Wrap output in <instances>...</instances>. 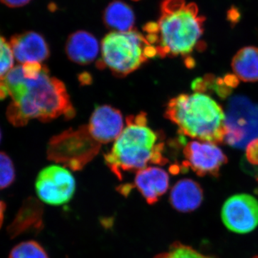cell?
I'll list each match as a JSON object with an SVG mask.
<instances>
[{
	"label": "cell",
	"instance_id": "obj_25",
	"mask_svg": "<svg viewBox=\"0 0 258 258\" xmlns=\"http://www.w3.org/2000/svg\"><path fill=\"white\" fill-rule=\"evenodd\" d=\"M213 91L216 92L217 96L222 98V99H225V98H228L232 92V88L226 86L222 78L216 79Z\"/></svg>",
	"mask_w": 258,
	"mask_h": 258
},
{
	"label": "cell",
	"instance_id": "obj_7",
	"mask_svg": "<svg viewBox=\"0 0 258 258\" xmlns=\"http://www.w3.org/2000/svg\"><path fill=\"white\" fill-rule=\"evenodd\" d=\"M225 142L242 149L258 138V105L246 97L231 98L225 115Z\"/></svg>",
	"mask_w": 258,
	"mask_h": 258
},
{
	"label": "cell",
	"instance_id": "obj_12",
	"mask_svg": "<svg viewBox=\"0 0 258 258\" xmlns=\"http://www.w3.org/2000/svg\"><path fill=\"white\" fill-rule=\"evenodd\" d=\"M10 44L15 58L20 63L41 62L50 56L46 40L36 32L16 34L10 39Z\"/></svg>",
	"mask_w": 258,
	"mask_h": 258
},
{
	"label": "cell",
	"instance_id": "obj_2",
	"mask_svg": "<svg viewBox=\"0 0 258 258\" xmlns=\"http://www.w3.org/2000/svg\"><path fill=\"white\" fill-rule=\"evenodd\" d=\"M195 3L184 0H163L160 17L156 23L144 27L148 41L156 47L161 57L186 56L203 35L206 18L199 15Z\"/></svg>",
	"mask_w": 258,
	"mask_h": 258
},
{
	"label": "cell",
	"instance_id": "obj_4",
	"mask_svg": "<svg viewBox=\"0 0 258 258\" xmlns=\"http://www.w3.org/2000/svg\"><path fill=\"white\" fill-rule=\"evenodd\" d=\"M164 115L177 125L182 135L215 144L225 142V113L205 93L180 94L171 98Z\"/></svg>",
	"mask_w": 258,
	"mask_h": 258
},
{
	"label": "cell",
	"instance_id": "obj_11",
	"mask_svg": "<svg viewBox=\"0 0 258 258\" xmlns=\"http://www.w3.org/2000/svg\"><path fill=\"white\" fill-rule=\"evenodd\" d=\"M87 126L98 143H110L116 140L124 128L123 115L119 110L108 105L98 106L93 111Z\"/></svg>",
	"mask_w": 258,
	"mask_h": 258
},
{
	"label": "cell",
	"instance_id": "obj_3",
	"mask_svg": "<svg viewBox=\"0 0 258 258\" xmlns=\"http://www.w3.org/2000/svg\"><path fill=\"white\" fill-rule=\"evenodd\" d=\"M155 132L148 126L144 112L128 115L126 126L115 141L111 151L104 156L105 162L119 179L123 173L139 171L149 164H165L164 144L159 142Z\"/></svg>",
	"mask_w": 258,
	"mask_h": 258
},
{
	"label": "cell",
	"instance_id": "obj_5",
	"mask_svg": "<svg viewBox=\"0 0 258 258\" xmlns=\"http://www.w3.org/2000/svg\"><path fill=\"white\" fill-rule=\"evenodd\" d=\"M156 56V47L137 30L111 32L102 40L101 56L97 67L109 69L115 76L124 77Z\"/></svg>",
	"mask_w": 258,
	"mask_h": 258
},
{
	"label": "cell",
	"instance_id": "obj_31",
	"mask_svg": "<svg viewBox=\"0 0 258 258\" xmlns=\"http://www.w3.org/2000/svg\"><path fill=\"white\" fill-rule=\"evenodd\" d=\"M1 139H2V133H1V131H0V142H1Z\"/></svg>",
	"mask_w": 258,
	"mask_h": 258
},
{
	"label": "cell",
	"instance_id": "obj_8",
	"mask_svg": "<svg viewBox=\"0 0 258 258\" xmlns=\"http://www.w3.org/2000/svg\"><path fill=\"white\" fill-rule=\"evenodd\" d=\"M37 196L43 203L59 206L69 203L76 191V181L64 166L52 165L44 168L35 182Z\"/></svg>",
	"mask_w": 258,
	"mask_h": 258
},
{
	"label": "cell",
	"instance_id": "obj_30",
	"mask_svg": "<svg viewBox=\"0 0 258 258\" xmlns=\"http://www.w3.org/2000/svg\"><path fill=\"white\" fill-rule=\"evenodd\" d=\"M185 63H186V66H187L189 69H191V68L195 67V61L193 58H191V57H187L186 60H185Z\"/></svg>",
	"mask_w": 258,
	"mask_h": 258
},
{
	"label": "cell",
	"instance_id": "obj_17",
	"mask_svg": "<svg viewBox=\"0 0 258 258\" xmlns=\"http://www.w3.org/2000/svg\"><path fill=\"white\" fill-rule=\"evenodd\" d=\"M103 21L107 28L115 32H128L134 30L135 15L128 5L115 0L105 9Z\"/></svg>",
	"mask_w": 258,
	"mask_h": 258
},
{
	"label": "cell",
	"instance_id": "obj_27",
	"mask_svg": "<svg viewBox=\"0 0 258 258\" xmlns=\"http://www.w3.org/2000/svg\"><path fill=\"white\" fill-rule=\"evenodd\" d=\"M222 79H223L226 86L231 88L237 87L240 83L239 78L235 74H226Z\"/></svg>",
	"mask_w": 258,
	"mask_h": 258
},
{
	"label": "cell",
	"instance_id": "obj_21",
	"mask_svg": "<svg viewBox=\"0 0 258 258\" xmlns=\"http://www.w3.org/2000/svg\"><path fill=\"white\" fill-rule=\"evenodd\" d=\"M15 179L13 161L5 153L0 152V189L8 187Z\"/></svg>",
	"mask_w": 258,
	"mask_h": 258
},
{
	"label": "cell",
	"instance_id": "obj_24",
	"mask_svg": "<svg viewBox=\"0 0 258 258\" xmlns=\"http://www.w3.org/2000/svg\"><path fill=\"white\" fill-rule=\"evenodd\" d=\"M245 157L251 167L258 168V138L253 139L247 144Z\"/></svg>",
	"mask_w": 258,
	"mask_h": 258
},
{
	"label": "cell",
	"instance_id": "obj_22",
	"mask_svg": "<svg viewBox=\"0 0 258 258\" xmlns=\"http://www.w3.org/2000/svg\"><path fill=\"white\" fill-rule=\"evenodd\" d=\"M14 58L10 42L0 36V79L5 77L14 68Z\"/></svg>",
	"mask_w": 258,
	"mask_h": 258
},
{
	"label": "cell",
	"instance_id": "obj_13",
	"mask_svg": "<svg viewBox=\"0 0 258 258\" xmlns=\"http://www.w3.org/2000/svg\"><path fill=\"white\" fill-rule=\"evenodd\" d=\"M134 185L149 205H154L164 195L169 186V177L164 169L148 166L137 171Z\"/></svg>",
	"mask_w": 258,
	"mask_h": 258
},
{
	"label": "cell",
	"instance_id": "obj_19",
	"mask_svg": "<svg viewBox=\"0 0 258 258\" xmlns=\"http://www.w3.org/2000/svg\"><path fill=\"white\" fill-rule=\"evenodd\" d=\"M9 258H49L47 252L38 242L26 241L15 246Z\"/></svg>",
	"mask_w": 258,
	"mask_h": 258
},
{
	"label": "cell",
	"instance_id": "obj_28",
	"mask_svg": "<svg viewBox=\"0 0 258 258\" xmlns=\"http://www.w3.org/2000/svg\"><path fill=\"white\" fill-rule=\"evenodd\" d=\"M31 0H0L3 5L11 8H21L28 5Z\"/></svg>",
	"mask_w": 258,
	"mask_h": 258
},
{
	"label": "cell",
	"instance_id": "obj_6",
	"mask_svg": "<svg viewBox=\"0 0 258 258\" xmlns=\"http://www.w3.org/2000/svg\"><path fill=\"white\" fill-rule=\"evenodd\" d=\"M101 144L93 138L87 125L69 129L52 137L47 158L74 171L83 169L99 152Z\"/></svg>",
	"mask_w": 258,
	"mask_h": 258
},
{
	"label": "cell",
	"instance_id": "obj_16",
	"mask_svg": "<svg viewBox=\"0 0 258 258\" xmlns=\"http://www.w3.org/2000/svg\"><path fill=\"white\" fill-rule=\"evenodd\" d=\"M42 208L40 203L33 198L24 203L18 215L8 227L11 237H17L30 230H39L42 225Z\"/></svg>",
	"mask_w": 258,
	"mask_h": 258
},
{
	"label": "cell",
	"instance_id": "obj_32",
	"mask_svg": "<svg viewBox=\"0 0 258 258\" xmlns=\"http://www.w3.org/2000/svg\"><path fill=\"white\" fill-rule=\"evenodd\" d=\"M254 258H258V256H257V257H254Z\"/></svg>",
	"mask_w": 258,
	"mask_h": 258
},
{
	"label": "cell",
	"instance_id": "obj_1",
	"mask_svg": "<svg viewBox=\"0 0 258 258\" xmlns=\"http://www.w3.org/2000/svg\"><path fill=\"white\" fill-rule=\"evenodd\" d=\"M0 83L7 97H11L7 118L15 126H24L32 119L47 122L61 116L71 119L76 114L66 86L50 76L47 66L34 79L25 77L22 64L15 66Z\"/></svg>",
	"mask_w": 258,
	"mask_h": 258
},
{
	"label": "cell",
	"instance_id": "obj_18",
	"mask_svg": "<svg viewBox=\"0 0 258 258\" xmlns=\"http://www.w3.org/2000/svg\"><path fill=\"white\" fill-rule=\"evenodd\" d=\"M232 68L239 79L244 82L258 81V48L244 47L240 49L232 60Z\"/></svg>",
	"mask_w": 258,
	"mask_h": 258
},
{
	"label": "cell",
	"instance_id": "obj_14",
	"mask_svg": "<svg viewBox=\"0 0 258 258\" xmlns=\"http://www.w3.org/2000/svg\"><path fill=\"white\" fill-rule=\"evenodd\" d=\"M99 51V43L96 37L83 30L71 34L66 44V52L70 60L83 66L96 60Z\"/></svg>",
	"mask_w": 258,
	"mask_h": 258
},
{
	"label": "cell",
	"instance_id": "obj_9",
	"mask_svg": "<svg viewBox=\"0 0 258 258\" xmlns=\"http://www.w3.org/2000/svg\"><path fill=\"white\" fill-rule=\"evenodd\" d=\"M221 216L224 225L232 232H252L258 225L257 200L245 194L234 195L224 204Z\"/></svg>",
	"mask_w": 258,
	"mask_h": 258
},
{
	"label": "cell",
	"instance_id": "obj_26",
	"mask_svg": "<svg viewBox=\"0 0 258 258\" xmlns=\"http://www.w3.org/2000/svg\"><path fill=\"white\" fill-rule=\"evenodd\" d=\"M227 18L231 24L235 25L240 21L241 18L240 11L235 7H232L227 12Z\"/></svg>",
	"mask_w": 258,
	"mask_h": 258
},
{
	"label": "cell",
	"instance_id": "obj_29",
	"mask_svg": "<svg viewBox=\"0 0 258 258\" xmlns=\"http://www.w3.org/2000/svg\"><path fill=\"white\" fill-rule=\"evenodd\" d=\"M5 205L3 202L0 201V227H2L4 220V213L5 210Z\"/></svg>",
	"mask_w": 258,
	"mask_h": 258
},
{
	"label": "cell",
	"instance_id": "obj_33",
	"mask_svg": "<svg viewBox=\"0 0 258 258\" xmlns=\"http://www.w3.org/2000/svg\"><path fill=\"white\" fill-rule=\"evenodd\" d=\"M135 1H138V0H135Z\"/></svg>",
	"mask_w": 258,
	"mask_h": 258
},
{
	"label": "cell",
	"instance_id": "obj_15",
	"mask_svg": "<svg viewBox=\"0 0 258 258\" xmlns=\"http://www.w3.org/2000/svg\"><path fill=\"white\" fill-rule=\"evenodd\" d=\"M204 194L201 186L192 179L179 180L171 190L169 201L176 211L191 212L201 205Z\"/></svg>",
	"mask_w": 258,
	"mask_h": 258
},
{
	"label": "cell",
	"instance_id": "obj_10",
	"mask_svg": "<svg viewBox=\"0 0 258 258\" xmlns=\"http://www.w3.org/2000/svg\"><path fill=\"white\" fill-rule=\"evenodd\" d=\"M184 167L189 166L200 176L210 175L217 177L222 166L228 159L216 144L195 141L185 146Z\"/></svg>",
	"mask_w": 258,
	"mask_h": 258
},
{
	"label": "cell",
	"instance_id": "obj_20",
	"mask_svg": "<svg viewBox=\"0 0 258 258\" xmlns=\"http://www.w3.org/2000/svg\"><path fill=\"white\" fill-rule=\"evenodd\" d=\"M154 258H213L200 253L189 246L175 242L167 252L159 254Z\"/></svg>",
	"mask_w": 258,
	"mask_h": 258
},
{
	"label": "cell",
	"instance_id": "obj_23",
	"mask_svg": "<svg viewBox=\"0 0 258 258\" xmlns=\"http://www.w3.org/2000/svg\"><path fill=\"white\" fill-rule=\"evenodd\" d=\"M215 81L216 79L214 75H205V77L198 78L194 80L191 83V89L198 93H205L208 91H213Z\"/></svg>",
	"mask_w": 258,
	"mask_h": 258
}]
</instances>
